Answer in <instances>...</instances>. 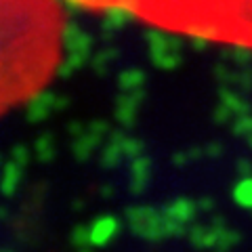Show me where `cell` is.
<instances>
[{
    "label": "cell",
    "mask_w": 252,
    "mask_h": 252,
    "mask_svg": "<svg viewBox=\"0 0 252 252\" xmlns=\"http://www.w3.org/2000/svg\"><path fill=\"white\" fill-rule=\"evenodd\" d=\"M120 6L162 26L252 42V0H80Z\"/></svg>",
    "instance_id": "7a4b0ae2"
},
{
    "label": "cell",
    "mask_w": 252,
    "mask_h": 252,
    "mask_svg": "<svg viewBox=\"0 0 252 252\" xmlns=\"http://www.w3.org/2000/svg\"><path fill=\"white\" fill-rule=\"evenodd\" d=\"M59 32L55 0H0V109L53 65Z\"/></svg>",
    "instance_id": "6da1fadb"
}]
</instances>
